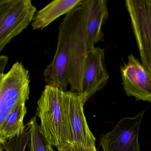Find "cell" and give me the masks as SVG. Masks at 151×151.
<instances>
[{"mask_svg":"<svg viewBox=\"0 0 151 151\" xmlns=\"http://www.w3.org/2000/svg\"><path fill=\"white\" fill-rule=\"evenodd\" d=\"M36 116L41 131L49 143L57 147L71 144L65 106V91L46 85L37 102Z\"/></svg>","mask_w":151,"mask_h":151,"instance_id":"1","label":"cell"},{"mask_svg":"<svg viewBox=\"0 0 151 151\" xmlns=\"http://www.w3.org/2000/svg\"><path fill=\"white\" fill-rule=\"evenodd\" d=\"M30 82L29 71L19 62L0 74V142L2 129L11 114L29 99Z\"/></svg>","mask_w":151,"mask_h":151,"instance_id":"2","label":"cell"},{"mask_svg":"<svg viewBox=\"0 0 151 151\" xmlns=\"http://www.w3.org/2000/svg\"><path fill=\"white\" fill-rule=\"evenodd\" d=\"M71 14L70 58L69 66L70 91L80 94L89 51L86 30V17L81 5L73 9Z\"/></svg>","mask_w":151,"mask_h":151,"instance_id":"3","label":"cell"},{"mask_svg":"<svg viewBox=\"0 0 151 151\" xmlns=\"http://www.w3.org/2000/svg\"><path fill=\"white\" fill-rule=\"evenodd\" d=\"M71 11L65 14L60 24L55 54L52 62L43 72L44 81L47 85L56 87L64 91H66L70 85Z\"/></svg>","mask_w":151,"mask_h":151,"instance_id":"4","label":"cell"},{"mask_svg":"<svg viewBox=\"0 0 151 151\" xmlns=\"http://www.w3.org/2000/svg\"><path fill=\"white\" fill-rule=\"evenodd\" d=\"M36 10L30 0H0V52L32 23Z\"/></svg>","mask_w":151,"mask_h":151,"instance_id":"5","label":"cell"},{"mask_svg":"<svg viewBox=\"0 0 151 151\" xmlns=\"http://www.w3.org/2000/svg\"><path fill=\"white\" fill-rule=\"evenodd\" d=\"M125 5L142 64L151 72V0H127Z\"/></svg>","mask_w":151,"mask_h":151,"instance_id":"6","label":"cell"},{"mask_svg":"<svg viewBox=\"0 0 151 151\" xmlns=\"http://www.w3.org/2000/svg\"><path fill=\"white\" fill-rule=\"evenodd\" d=\"M145 111L121 119L112 130L100 137L103 151H141L139 131Z\"/></svg>","mask_w":151,"mask_h":151,"instance_id":"7","label":"cell"},{"mask_svg":"<svg viewBox=\"0 0 151 151\" xmlns=\"http://www.w3.org/2000/svg\"><path fill=\"white\" fill-rule=\"evenodd\" d=\"M120 72L127 96L151 103V72L133 54L128 56L127 62L121 66Z\"/></svg>","mask_w":151,"mask_h":151,"instance_id":"8","label":"cell"},{"mask_svg":"<svg viewBox=\"0 0 151 151\" xmlns=\"http://www.w3.org/2000/svg\"><path fill=\"white\" fill-rule=\"evenodd\" d=\"M84 105L80 95L65 91V106L71 144L91 147L95 146L96 139L88 126L83 111Z\"/></svg>","mask_w":151,"mask_h":151,"instance_id":"9","label":"cell"},{"mask_svg":"<svg viewBox=\"0 0 151 151\" xmlns=\"http://www.w3.org/2000/svg\"><path fill=\"white\" fill-rule=\"evenodd\" d=\"M104 58V49L95 47L88 51L82 81L81 91L79 94L84 105L92 96L104 87L109 79Z\"/></svg>","mask_w":151,"mask_h":151,"instance_id":"10","label":"cell"},{"mask_svg":"<svg viewBox=\"0 0 151 151\" xmlns=\"http://www.w3.org/2000/svg\"><path fill=\"white\" fill-rule=\"evenodd\" d=\"M81 5L85 13L88 47L89 50L98 43L104 41L102 27L109 16L107 1L105 0H83Z\"/></svg>","mask_w":151,"mask_h":151,"instance_id":"11","label":"cell"},{"mask_svg":"<svg viewBox=\"0 0 151 151\" xmlns=\"http://www.w3.org/2000/svg\"><path fill=\"white\" fill-rule=\"evenodd\" d=\"M82 1L83 0H56L51 2L35 14L31 23L33 30H43L60 16L81 5Z\"/></svg>","mask_w":151,"mask_h":151,"instance_id":"12","label":"cell"},{"mask_svg":"<svg viewBox=\"0 0 151 151\" xmlns=\"http://www.w3.org/2000/svg\"><path fill=\"white\" fill-rule=\"evenodd\" d=\"M27 112L26 103L19 105L14 110L2 129L0 144L3 145L8 140L19 136L24 133L25 126L24 121Z\"/></svg>","mask_w":151,"mask_h":151,"instance_id":"13","label":"cell"},{"mask_svg":"<svg viewBox=\"0 0 151 151\" xmlns=\"http://www.w3.org/2000/svg\"><path fill=\"white\" fill-rule=\"evenodd\" d=\"M29 133L28 151H47L50 144L41 131L37 122V116L30 119L26 125Z\"/></svg>","mask_w":151,"mask_h":151,"instance_id":"14","label":"cell"},{"mask_svg":"<svg viewBox=\"0 0 151 151\" xmlns=\"http://www.w3.org/2000/svg\"><path fill=\"white\" fill-rule=\"evenodd\" d=\"M29 141V133L25 127L23 134L8 140L2 147L5 151H26Z\"/></svg>","mask_w":151,"mask_h":151,"instance_id":"15","label":"cell"},{"mask_svg":"<svg viewBox=\"0 0 151 151\" xmlns=\"http://www.w3.org/2000/svg\"><path fill=\"white\" fill-rule=\"evenodd\" d=\"M58 151H97L95 146L84 147L69 144L56 147Z\"/></svg>","mask_w":151,"mask_h":151,"instance_id":"16","label":"cell"},{"mask_svg":"<svg viewBox=\"0 0 151 151\" xmlns=\"http://www.w3.org/2000/svg\"><path fill=\"white\" fill-rule=\"evenodd\" d=\"M9 58L6 56H0V74L4 73V71L8 63Z\"/></svg>","mask_w":151,"mask_h":151,"instance_id":"17","label":"cell"},{"mask_svg":"<svg viewBox=\"0 0 151 151\" xmlns=\"http://www.w3.org/2000/svg\"><path fill=\"white\" fill-rule=\"evenodd\" d=\"M47 151H55L53 150V148H52V145H50V144L49 145Z\"/></svg>","mask_w":151,"mask_h":151,"instance_id":"18","label":"cell"},{"mask_svg":"<svg viewBox=\"0 0 151 151\" xmlns=\"http://www.w3.org/2000/svg\"><path fill=\"white\" fill-rule=\"evenodd\" d=\"M0 151H5L3 148L2 145L0 144Z\"/></svg>","mask_w":151,"mask_h":151,"instance_id":"19","label":"cell"}]
</instances>
